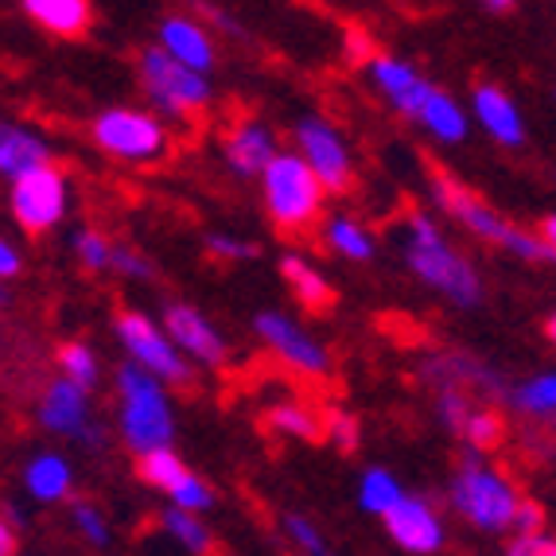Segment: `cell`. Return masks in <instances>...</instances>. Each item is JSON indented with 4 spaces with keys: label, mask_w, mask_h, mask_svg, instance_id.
<instances>
[{
    "label": "cell",
    "mask_w": 556,
    "mask_h": 556,
    "mask_svg": "<svg viewBox=\"0 0 556 556\" xmlns=\"http://www.w3.org/2000/svg\"><path fill=\"white\" fill-rule=\"evenodd\" d=\"M420 125V129H428L432 137L440 140V144H464L467 132H471V113L464 110V105L455 102L447 90H432L428 93V102L420 105V113L413 117Z\"/></svg>",
    "instance_id": "obj_24"
},
{
    "label": "cell",
    "mask_w": 556,
    "mask_h": 556,
    "mask_svg": "<svg viewBox=\"0 0 556 556\" xmlns=\"http://www.w3.org/2000/svg\"><path fill=\"white\" fill-rule=\"evenodd\" d=\"M113 245H117V241H110L102 230H90V226H83V230L71 233V253H75V261L86 273H110L113 269Z\"/></svg>",
    "instance_id": "obj_34"
},
{
    "label": "cell",
    "mask_w": 556,
    "mask_h": 556,
    "mask_svg": "<svg viewBox=\"0 0 556 556\" xmlns=\"http://www.w3.org/2000/svg\"><path fill=\"white\" fill-rule=\"evenodd\" d=\"M113 334L121 339L129 362H137L140 370L156 374L164 386H191L195 370H191V358L176 346V339L167 334L164 324L149 319L137 307H125L113 319Z\"/></svg>",
    "instance_id": "obj_8"
},
{
    "label": "cell",
    "mask_w": 556,
    "mask_h": 556,
    "mask_svg": "<svg viewBox=\"0 0 556 556\" xmlns=\"http://www.w3.org/2000/svg\"><path fill=\"white\" fill-rule=\"evenodd\" d=\"M24 16L36 24V28L51 31L59 39H78L90 31L93 9L90 0H20Z\"/></svg>",
    "instance_id": "obj_22"
},
{
    "label": "cell",
    "mask_w": 556,
    "mask_h": 556,
    "mask_svg": "<svg viewBox=\"0 0 556 556\" xmlns=\"http://www.w3.org/2000/svg\"><path fill=\"white\" fill-rule=\"evenodd\" d=\"M55 362H59V370H63V378L78 381L86 390H93V386L102 381V362H98V354L86 343H63L55 351Z\"/></svg>",
    "instance_id": "obj_35"
},
{
    "label": "cell",
    "mask_w": 556,
    "mask_h": 556,
    "mask_svg": "<svg viewBox=\"0 0 556 556\" xmlns=\"http://www.w3.org/2000/svg\"><path fill=\"white\" fill-rule=\"evenodd\" d=\"M20 514L12 502H4L0 510V556H20Z\"/></svg>",
    "instance_id": "obj_41"
},
{
    "label": "cell",
    "mask_w": 556,
    "mask_h": 556,
    "mask_svg": "<svg viewBox=\"0 0 556 556\" xmlns=\"http://www.w3.org/2000/svg\"><path fill=\"white\" fill-rule=\"evenodd\" d=\"M261 195H265L273 226H280L285 233H304L324 214L327 187L319 184V176L300 152H280L269 172L261 176Z\"/></svg>",
    "instance_id": "obj_5"
},
{
    "label": "cell",
    "mask_w": 556,
    "mask_h": 556,
    "mask_svg": "<svg viewBox=\"0 0 556 556\" xmlns=\"http://www.w3.org/2000/svg\"><path fill=\"white\" fill-rule=\"evenodd\" d=\"M502 556H556L553 533H533V538H510Z\"/></svg>",
    "instance_id": "obj_40"
},
{
    "label": "cell",
    "mask_w": 556,
    "mask_h": 556,
    "mask_svg": "<svg viewBox=\"0 0 556 556\" xmlns=\"http://www.w3.org/2000/svg\"><path fill=\"white\" fill-rule=\"evenodd\" d=\"M366 71H370L374 90H378L397 113H405V117H417L420 105L428 102V93L437 90L417 66L397 55H374L370 63H366Z\"/></svg>",
    "instance_id": "obj_16"
},
{
    "label": "cell",
    "mask_w": 556,
    "mask_h": 556,
    "mask_svg": "<svg viewBox=\"0 0 556 556\" xmlns=\"http://www.w3.org/2000/svg\"><path fill=\"white\" fill-rule=\"evenodd\" d=\"M55 149L43 132H36L31 125H16V121H4L0 125V176L20 179L24 172H36V167L51 164Z\"/></svg>",
    "instance_id": "obj_19"
},
{
    "label": "cell",
    "mask_w": 556,
    "mask_h": 556,
    "mask_svg": "<svg viewBox=\"0 0 556 556\" xmlns=\"http://www.w3.org/2000/svg\"><path fill=\"white\" fill-rule=\"evenodd\" d=\"M405 482L390 471V467H366L358 475V510L374 514V518H386V514L405 498Z\"/></svg>",
    "instance_id": "obj_27"
},
{
    "label": "cell",
    "mask_w": 556,
    "mask_h": 556,
    "mask_svg": "<svg viewBox=\"0 0 556 556\" xmlns=\"http://www.w3.org/2000/svg\"><path fill=\"white\" fill-rule=\"evenodd\" d=\"M113 273L125 280H152L156 277V265H152L149 257L140 250H132V245H125V241H117L113 245Z\"/></svg>",
    "instance_id": "obj_36"
},
{
    "label": "cell",
    "mask_w": 556,
    "mask_h": 556,
    "mask_svg": "<svg viewBox=\"0 0 556 556\" xmlns=\"http://www.w3.org/2000/svg\"><path fill=\"white\" fill-rule=\"evenodd\" d=\"M280 277H285L288 292L307 307V312H327L334 304V285L324 277L319 265L304 257V253H285L280 257Z\"/></svg>",
    "instance_id": "obj_23"
},
{
    "label": "cell",
    "mask_w": 556,
    "mask_h": 556,
    "mask_svg": "<svg viewBox=\"0 0 556 556\" xmlns=\"http://www.w3.org/2000/svg\"><path fill=\"white\" fill-rule=\"evenodd\" d=\"M506 432H510V428H506V417H502L494 405H486V401H482L471 417H467L459 440H464L467 452L491 455V452H498V447L506 444Z\"/></svg>",
    "instance_id": "obj_31"
},
{
    "label": "cell",
    "mask_w": 556,
    "mask_h": 556,
    "mask_svg": "<svg viewBox=\"0 0 556 556\" xmlns=\"http://www.w3.org/2000/svg\"><path fill=\"white\" fill-rule=\"evenodd\" d=\"M548 518H545V506L533 498H521L518 506V518H514V538H533V533H545Z\"/></svg>",
    "instance_id": "obj_39"
},
{
    "label": "cell",
    "mask_w": 556,
    "mask_h": 556,
    "mask_svg": "<svg viewBox=\"0 0 556 556\" xmlns=\"http://www.w3.org/2000/svg\"><path fill=\"white\" fill-rule=\"evenodd\" d=\"M191 475V467L179 459L176 447H160V452H149L137 459V479L149 486V491L164 494V498H172L176 494L179 482Z\"/></svg>",
    "instance_id": "obj_29"
},
{
    "label": "cell",
    "mask_w": 556,
    "mask_h": 556,
    "mask_svg": "<svg viewBox=\"0 0 556 556\" xmlns=\"http://www.w3.org/2000/svg\"><path fill=\"white\" fill-rule=\"evenodd\" d=\"M292 140H296V152L307 160V167L319 176V184L327 187V195H346V191H351L354 160H351L343 132L334 129L331 121L319 117V113H304V117L292 125Z\"/></svg>",
    "instance_id": "obj_11"
},
{
    "label": "cell",
    "mask_w": 556,
    "mask_h": 556,
    "mask_svg": "<svg viewBox=\"0 0 556 556\" xmlns=\"http://www.w3.org/2000/svg\"><path fill=\"white\" fill-rule=\"evenodd\" d=\"M93 144L117 164H156L167 156V129L164 121L149 110H132V105H113L90 121Z\"/></svg>",
    "instance_id": "obj_7"
},
{
    "label": "cell",
    "mask_w": 556,
    "mask_h": 556,
    "mask_svg": "<svg viewBox=\"0 0 556 556\" xmlns=\"http://www.w3.org/2000/svg\"><path fill=\"white\" fill-rule=\"evenodd\" d=\"M506 405L529 420H556V370H541L526 381H514Z\"/></svg>",
    "instance_id": "obj_26"
},
{
    "label": "cell",
    "mask_w": 556,
    "mask_h": 556,
    "mask_svg": "<svg viewBox=\"0 0 556 556\" xmlns=\"http://www.w3.org/2000/svg\"><path fill=\"white\" fill-rule=\"evenodd\" d=\"M20 269H24V257H20L16 241H0V280H16Z\"/></svg>",
    "instance_id": "obj_42"
},
{
    "label": "cell",
    "mask_w": 556,
    "mask_h": 556,
    "mask_svg": "<svg viewBox=\"0 0 556 556\" xmlns=\"http://www.w3.org/2000/svg\"><path fill=\"white\" fill-rule=\"evenodd\" d=\"M71 206V184L55 164L24 172L9 184V214L24 233H47L66 218Z\"/></svg>",
    "instance_id": "obj_9"
},
{
    "label": "cell",
    "mask_w": 556,
    "mask_h": 556,
    "mask_svg": "<svg viewBox=\"0 0 556 556\" xmlns=\"http://www.w3.org/2000/svg\"><path fill=\"white\" fill-rule=\"evenodd\" d=\"M265 425L269 432L288 440H304V444H316V440L327 437V420H319L316 413L300 401H277V405L265 413Z\"/></svg>",
    "instance_id": "obj_28"
},
{
    "label": "cell",
    "mask_w": 556,
    "mask_h": 556,
    "mask_svg": "<svg viewBox=\"0 0 556 556\" xmlns=\"http://www.w3.org/2000/svg\"><path fill=\"white\" fill-rule=\"evenodd\" d=\"M20 482L28 491L31 502L39 506H59V502H71L75 494V471L66 464V455L59 452H36L20 471Z\"/></svg>",
    "instance_id": "obj_21"
},
{
    "label": "cell",
    "mask_w": 556,
    "mask_h": 556,
    "mask_svg": "<svg viewBox=\"0 0 556 556\" xmlns=\"http://www.w3.org/2000/svg\"><path fill=\"white\" fill-rule=\"evenodd\" d=\"M381 526H386V538L408 556H437V553H444V545H447L444 514H440L437 502L425 498V494L408 491L405 498L381 518Z\"/></svg>",
    "instance_id": "obj_13"
},
{
    "label": "cell",
    "mask_w": 556,
    "mask_h": 556,
    "mask_svg": "<svg viewBox=\"0 0 556 556\" xmlns=\"http://www.w3.org/2000/svg\"><path fill=\"white\" fill-rule=\"evenodd\" d=\"M203 250L211 253V257H218V261H230V265L257 257V245H253V241L233 238V233H206V238H203Z\"/></svg>",
    "instance_id": "obj_37"
},
{
    "label": "cell",
    "mask_w": 556,
    "mask_h": 556,
    "mask_svg": "<svg viewBox=\"0 0 556 556\" xmlns=\"http://www.w3.org/2000/svg\"><path fill=\"white\" fill-rule=\"evenodd\" d=\"M541 238H545L548 245H553V250H556V214H548L545 223H541Z\"/></svg>",
    "instance_id": "obj_43"
},
{
    "label": "cell",
    "mask_w": 556,
    "mask_h": 556,
    "mask_svg": "<svg viewBox=\"0 0 556 556\" xmlns=\"http://www.w3.org/2000/svg\"><path fill=\"white\" fill-rule=\"evenodd\" d=\"M66 518L71 529L78 533V541H86L90 548H110L113 545V526L105 518V510L90 498H71L66 502Z\"/></svg>",
    "instance_id": "obj_32"
},
{
    "label": "cell",
    "mask_w": 556,
    "mask_h": 556,
    "mask_svg": "<svg viewBox=\"0 0 556 556\" xmlns=\"http://www.w3.org/2000/svg\"><path fill=\"white\" fill-rule=\"evenodd\" d=\"M471 117L494 144L502 149H521L526 144V117L514 105V98L498 83H479L471 93Z\"/></svg>",
    "instance_id": "obj_18"
},
{
    "label": "cell",
    "mask_w": 556,
    "mask_h": 556,
    "mask_svg": "<svg viewBox=\"0 0 556 556\" xmlns=\"http://www.w3.org/2000/svg\"><path fill=\"white\" fill-rule=\"evenodd\" d=\"M164 327L167 334L176 339V346L191 362H203V366H223L226 362V339L223 331L211 324V319L199 312L195 304H167L164 307Z\"/></svg>",
    "instance_id": "obj_15"
},
{
    "label": "cell",
    "mask_w": 556,
    "mask_h": 556,
    "mask_svg": "<svg viewBox=\"0 0 556 556\" xmlns=\"http://www.w3.org/2000/svg\"><path fill=\"white\" fill-rule=\"evenodd\" d=\"M280 533L288 538V545L296 548V556H331L324 529L307 518V514H296V510L280 514Z\"/></svg>",
    "instance_id": "obj_33"
},
{
    "label": "cell",
    "mask_w": 556,
    "mask_h": 556,
    "mask_svg": "<svg viewBox=\"0 0 556 556\" xmlns=\"http://www.w3.org/2000/svg\"><path fill=\"white\" fill-rule=\"evenodd\" d=\"M137 78L149 93V102L156 105L160 117H187L211 105V75L195 71V66L179 63L164 51V47H144L137 55Z\"/></svg>",
    "instance_id": "obj_6"
},
{
    "label": "cell",
    "mask_w": 556,
    "mask_h": 556,
    "mask_svg": "<svg viewBox=\"0 0 556 556\" xmlns=\"http://www.w3.org/2000/svg\"><path fill=\"white\" fill-rule=\"evenodd\" d=\"M156 47H164L167 55L179 59V63L195 66L203 75L214 71V39L206 36V28L191 16H164L156 28Z\"/></svg>",
    "instance_id": "obj_20"
},
{
    "label": "cell",
    "mask_w": 556,
    "mask_h": 556,
    "mask_svg": "<svg viewBox=\"0 0 556 556\" xmlns=\"http://www.w3.org/2000/svg\"><path fill=\"white\" fill-rule=\"evenodd\" d=\"M482 4H486L491 12H506V9L514 4V0H482Z\"/></svg>",
    "instance_id": "obj_44"
},
{
    "label": "cell",
    "mask_w": 556,
    "mask_h": 556,
    "mask_svg": "<svg viewBox=\"0 0 556 556\" xmlns=\"http://www.w3.org/2000/svg\"><path fill=\"white\" fill-rule=\"evenodd\" d=\"M160 529H164L167 538L176 541L187 556H214L218 553V538H214V529L203 521V514L179 510V506H164V514H160Z\"/></svg>",
    "instance_id": "obj_25"
},
{
    "label": "cell",
    "mask_w": 556,
    "mask_h": 556,
    "mask_svg": "<svg viewBox=\"0 0 556 556\" xmlns=\"http://www.w3.org/2000/svg\"><path fill=\"white\" fill-rule=\"evenodd\" d=\"M324 241H327V250L339 253V257H346V261H370L374 253H378L370 230H366L362 223H354V218H346V214H331V218H327Z\"/></svg>",
    "instance_id": "obj_30"
},
{
    "label": "cell",
    "mask_w": 556,
    "mask_h": 556,
    "mask_svg": "<svg viewBox=\"0 0 556 556\" xmlns=\"http://www.w3.org/2000/svg\"><path fill=\"white\" fill-rule=\"evenodd\" d=\"M36 420L43 432L59 440H75V444H90V447H102V425L93 420V401L90 390L78 386L71 378H51L39 393V405H36Z\"/></svg>",
    "instance_id": "obj_10"
},
{
    "label": "cell",
    "mask_w": 556,
    "mask_h": 556,
    "mask_svg": "<svg viewBox=\"0 0 556 556\" xmlns=\"http://www.w3.org/2000/svg\"><path fill=\"white\" fill-rule=\"evenodd\" d=\"M432 195H437L440 211L452 214L467 233H475V238L486 241V245H498V250L514 253V257H521V261H533V265H556V250L541 233H529V230H521V226H514L510 218H502L486 199L475 195L471 187H464L459 179L437 176Z\"/></svg>",
    "instance_id": "obj_4"
},
{
    "label": "cell",
    "mask_w": 556,
    "mask_h": 556,
    "mask_svg": "<svg viewBox=\"0 0 556 556\" xmlns=\"http://www.w3.org/2000/svg\"><path fill=\"white\" fill-rule=\"evenodd\" d=\"M425 378L432 390H467L475 397H491V401H506V393H510V386L486 362H479L475 354L464 351L432 354L425 362Z\"/></svg>",
    "instance_id": "obj_14"
},
{
    "label": "cell",
    "mask_w": 556,
    "mask_h": 556,
    "mask_svg": "<svg viewBox=\"0 0 556 556\" xmlns=\"http://www.w3.org/2000/svg\"><path fill=\"white\" fill-rule=\"evenodd\" d=\"M401 257H405L408 273L425 288L440 292L447 304L471 312V307H479L482 296H486L479 269L447 241V233L440 230V223L432 214L413 211L405 218V230H401Z\"/></svg>",
    "instance_id": "obj_1"
},
{
    "label": "cell",
    "mask_w": 556,
    "mask_h": 556,
    "mask_svg": "<svg viewBox=\"0 0 556 556\" xmlns=\"http://www.w3.org/2000/svg\"><path fill=\"white\" fill-rule=\"evenodd\" d=\"M526 494L491 464V455L464 452L447 479V506L479 533H514V518Z\"/></svg>",
    "instance_id": "obj_2"
},
{
    "label": "cell",
    "mask_w": 556,
    "mask_h": 556,
    "mask_svg": "<svg viewBox=\"0 0 556 556\" xmlns=\"http://www.w3.org/2000/svg\"><path fill=\"white\" fill-rule=\"evenodd\" d=\"M545 334H548V343L556 346V312H553V316L545 319Z\"/></svg>",
    "instance_id": "obj_45"
},
{
    "label": "cell",
    "mask_w": 556,
    "mask_h": 556,
    "mask_svg": "<svg viewBox=\"0 0 556 556\" xmlns=\"http://www.w3.org/2000/svg\"><path fill=\"white\" fill-rule=\"evenodd\" d=\"M253 334L269 346L280 362H285L292 374H304V378H327L331 374V354L319 343L316 334L304 331L292 316L285 312H257L253 316Z\"/></svg>",
    "instance_id": "obj_12"
},
{
    "label": "cell",
    "mask_w": 556,
    "mask_h": 556,
    "mask_svg": "<svg viewBox=\"0 0 556 556\" xmlns=\"http://www.w3.org/2000/svg\"><path fill=\"white\" fill-rule=\"evenodd\" d=\"M223 156L233 176L261 179L273 167V160L280 156V140L265 121H238L223 140Z\"/></svg>",
    "instance_id": "obj_17"
},
{
    "label": "cell",
    "mask_w": 556,
    "mask_h": 556,
    "mask_svg": "<svg viewBox=\"0 0 556 556\" xmlns=\"http://www.w3.org/2000/svg\"><path fill=\"white\" fill-rule=\"evenodd\" d=\"M113 393H117V437L137 459L160 452V447H172L176 413H172L167 386L156 374L140 370L137 362H125V366H117Z\"/></svg>",
    "instance_id": "obj_3"
},
{
    "label": "cell",
    "mask_w": 556,
    "mask_h": 556,
    "mask_svg": "<svg viewBox=\"0 0 556 556\" xmlns=\"http://www.w3.org/2000/svg\"><path fill=\"white\" fill-rule=\"evenodd\" d=\"M327 440H331L339 452L351 455L354 447H358V420H354L351 413H343V408L327 413Z\"/></svg>",
    "instance_id": "obj_38"
}]
</instances>
